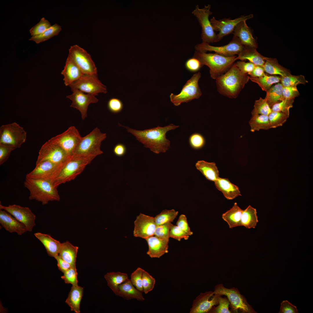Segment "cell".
<instances>
[{
  "mask_svg": "<svg viewBox=\"0 0 313 313\" xmlns=\"http://www.w3.org/2000/svg\"><path fill=\"white\" fill-rule=\"evenodd\" d=\"M195 166L196 168L209 180L214 182L219 177V171L214 162L200 160L196 162Z\"/></svg>",
  "mask_w": 313,
  "mask_h": 313,
  "instance_id": "obj_31",
  "label": "cell"
},
{
  "mask_svg": "<svg viewBox=\"0 0 313 313\" xmlns=\"http://www.w3.org/2000/svg\"><path fill=\"white\" fill-rule=\"evenodd\" d=\"M68 54L84 74H97V68L90 55L77 45L71 46Z\"/></svg>",
  "mask_w": 313,
  "mask_h": 313,
  "instance_id": "obj_12",
  "label": "cell"
},
{
  "mask_svg": "<svg viewBox=\"0 0 313 313\" xmlns=\"http://www.w3.org/2000/svg\"><path fill=\"white\" fill-rule=\"evenodd\" d=\"M51 26L50 22L43 17L30 30L29 32L32 37L37 36L44 32Z\"/></svg>",
  "mask_w": 313,
  "mask_h": 313,
  "instance_id": "obj_46",
  "label": "cell"
},
{
  "mask_svg": "<svg viewBox=\"0 0 313 313\" xmlns=\"http://www.w3.org/2000/svg\"><path fill=\"white\" fill-rule=\"evenodd\" d=\"M54 258L57 261V265L59 270L63 273L72 267L69 263L61 259L59 255Z\"/></svg>",
  "mask_w": 313,
  "mask_h": 313,
  "instance_id": "obj_61",
  "label": "cell"
},
{
  "mask_svg": "<svg viewBox=\"0 0 313 313\" xmlns=\"http://www.w3.org/2000/svg\"><path fill=\"white\" fill-rule=\"evenodd\" d=\"M214 292L215 294L225 296L230 302L232 310L234 312L239 310L243 313L256 312L237 288H227L220 284L215 286Z\"/></svg>",
  "mask_w": 313,
  "mask_h": 313,
  "instance_id": "obj_8",
  "label": "cell"
},
{
  "mask_svg": "<svg viewBox=\"0 0 313 313\" xmlns=\"http://www.w3.org/2000/svg\"><path fill=\"white\" fill-rule=\"evenodd\" d=\"M0 223L2 227L10 233L16 232L21 235L28 231L25 225L11 214L1 209L0 210Z\"/></svg>",
  "mask_w": 313,
  "mask_h": 313,
  "instance_id": "obj_22",
  "label": "cell"
},
{
  "mask_svg": "<svg viewBox=\"0 0 313 313\" xmlns=\"http://www.w3.org/2000/svg\"><path fill=\"white\" fill-rule=\"evenodd\" d=\"M143 269L138 267L130 275V281L135 288L142 293L143 289L142 285V274Z\"/></svg>",
  "mask_w": 313,
  "mask_h": 313,
  "instance_id": "obj_50",
  "label": "cell"
},
{
  "mask_svg": "<svg viewBox=\"0 0 313 313\" xmlns=\"http://www.w3.org/2000/svg\"><path fill=\"white\" fill-rule=\"evenodd\" d=\"M60 163H56L48 161H43L36 165L34 168L26 174V177L50 180L52 182L57 174Z\"/></svg>",
  "mask_w": 313,
  "mask_h": 313,
  "instance_id": "obj_21",
  "label": "cell"
},
{
  "mask_svg": "<svg viewBox=\"0 0 313 313\" xmlns=\"http://www.w3.org/2000/svg\"><path fill=\"white\" fill-rule=\"evenodd\" d=\"M189 236L176 225H174L171 224L169 232L170 238L180 241L182 239L188 240Z\"/></svg>",
  "mask_w": 313,
  "mask_h": 313,
  "instance_id": "obj_52",
  "label": "cell"
},
{
  "mask_svg": "<svg viewBox=\"0 0 313 313\" xmlns=\"http://www.w3.org/2000/svg\"><path fill=\"white\" fill-rule=\"evenodd\" d=\"M185 66L188 71L194 72L199 71L203 66L198 59L193 57L186 61Z\"/></svg>",
  "mask_w": 313,
  "mask_h": 313,
  "instance_id": "obj_57",
  "label": "cell"
},
{
  "mask_svg": "<svg viewBox=\"0 0 313 313\" xmlns=\"http://www.w3.org/2000/svg\"><path fill=\"white\" fill-rule=\"evenodd\" d=\"M108 107L109 110L113 113H117L120 112L123 108V103L119 99L112 98L108 101Z\"/></svg>",
  "mask_w": 313,
  "mask_h": 313,
  "instance_id": "obj_55",
  "label": "cell"
},
{
  "mask_svg": "<svg viewBox=\"0 0 313 313\" xmlns=\"http://www.w3.org/2000/svg\"><path fill=\"white\" fill-rule=\"evenodd\" d=\"M126 151V148L123 144L119 143L114 146L113 149L114 154L117 156L121 157L124 156Z\"/></svg>",
  "mask_w": 313,
  "mask_h": 313,
  "instance_id": "obj_63",
  "label": "cell"
},
{
  "mask_svg": "<svg viewBox=\"0 0 313 313\" xmlns=\"http://www.w3.org/2000/svg\"><path fill=\"white\" fill-rule=\"evenodd\" d=\"M68 156L60 146L50 139L42 145L39 150L36 165L45 161L59 163Z\"/></svg>",
  "mask_w": 313,
  "mask_h": 313,
  "instance_id": "obj_14",
  "label": "cell"
},
{
  "mask_svg": "<svg viewBox=\"0 0 313 313\" xmlns=\"http://www.w3.org/2000/svg\"><path fill=\"white\" fill-rule=\"evenodd\" d=\"M272 112L265 99L260 97L259 99L255 101L251 114L252 115L259 114L268 116Z\"/></svg>",
  "mask_w": 313,
  "mask_h": 313,
  "instance_id": "obj_43",
  "label": "cell"
},
{
  "mask_svg": "<svg viewBox=\"0 0 313 313\" xmlns=\"http://www.w3.org/2000/svg\"><path fill=\"white\" fill-rule=\"evenodd\" d=\"M243 210L235 203L231 208L222 214V218L230 228L241 226V219Z\"/></svg>",
  "mask_w": 313,
  "mask_h": 313,
  "instance_id": "obj_34",
  "label": "cell"
},
{
  "mask_svg": "<svg viewBox=\"0 0 313 313\" xmlns=\"http://www.w3.org/2000/svg\"><path fill=\"white\" fill-rule=\"evenodd\" d=\"M246 21H243L237 24L232 33L233 37L237 38L244 47L256 49L257 43Z\"/></svg>",
  "mask_w": 313,
  "mask_h": 313,
  "instance_id": "obj_23",
  "label": "cell"
},
{
  "mask_svg": "<svg viewBox=\"0 0 313 313\" xmlns=\"http://www.w3.org/2000/svg\"><path fill=\"white\" fill-rule=\"evenodd\" d=\"M201 76L199 72L194 74L184 85L179 93L177 94L171 93L170 97L171 102L174 105L178 106L182 103L199 98L202 95L198 84Z\"/></svg>",
  "mask_w": 313,
  "mask_h": 313,
  "instance_id": "obj_7",
  "label": "cell"
},
{
  "mask_svg": "<svg viewBox=\"0 0 313 313\" xmlns=\"http://www.w3.org/2000/svg\"><path fill=\"white\" fill-rule=\"evenodd\" d=\"M234 64L241 72L247 74L253 70L256 65L250 62H246L241 61H237Z\"/></svg>",
  "mask_w": 313,
  "mask_h": 313,
  "instance_id": "obj_59",
  "label": "cell"
},
{
  "mask_svg": "<svg viewBox=\"0 0 313 313\" xmlns=\"http://www.w3.org/2000/svg\"><path fill=\"white\" fill-rule=\"evenodd\" d=\"M119 125L125 128L127 131L133 135L136 139L154 153L156 154L166 152L170 148V141L166 138L167 132L179 126L171 124L163 127L158 126L143 130L132 129L128 126Z\"/></svg>",
  "mask_w": 313,
  "mask_h": 313,
  "instance_id": "obj_1",
  "label": "cell"
},
{
  "mask_svg": "<svg viewBox=\"0 0 313 313\" xmlns=\"http://www.w3.org/2000/svg\"><path fill=\"white\" fill-rule=\"evenodd\" d=\"M24 186L29 191V199L35 200L44 205L50 201L60 200L57 188L50 180L37 179L26 177L24 182Z\"/></svg>",
  "mask_w": 313,
  "mask_h": 313,
  "instance_id": "obj_4",
  "label": "cell"
},
{
  "mask_svg": "<svg viewBox=\"0 0 313 313\" xmlns=\"http://www.w3.org/2000/svg\"><path fill=\"white\" fill-rule=\"evenodd\" d=\"M79 247L74 246L69 241L61 243L59 256L71 266L76 267V261Z\"/></svg>",
  "mask_w": 313,
  "mask_h": 313,
  "instance_id": "obj_30",
  "label": "cell"
},
{
  "mask_svg": "<svg viewBox=\"0 0 313 313\" xmlns=\"http://www.w3.org/2000/svg\"><path fill=\"white\" fill-rule=\"evenodd\" d=\"M282 92L284 99H294L300 95L296 86L283 87Z\"/></svg>",
  "mask_w": 313,
  "mask_h": 313,
  "instance_id": "obj_56",
  "label": "cell"
},
{
  "mask_svg": "<svg viewBox=\"0 0 313 313\" xmlns=\"http://www.w3.org/2000/svg\"><path fill=\"white\" fill-rule=\"evenodd\" d=\"M176 225L189 235L193 234V232L191 231L185 215L181 214L180 215L176 223Z\"/></svg>",
  "mask_w": 313,
  "mask_h": 313,
  "instance_id": "obj_58",
  "label": "cell"
},
{
  "mask_svg": "<svg viewBox=\"0 0 313 313\" xmlns=\"http://www.w3.org/2000/svg\"><path fill=\"white\" fill-rule=\"evenodd\" d=\"M82 138L78 130L72 126L61 134L50 139L58 144L69 155L73 154Z\"/></svg>",
  "mask_w": 313,
  "mask_h": 313,
  "instance_id": "obj_13",
  "label": "cell"
},
{
  "mask_svg": "<svg viewBox=\"0 0 313 313\" xmlns=\"http://www.w3.org/2000/svg\"><path fill=\"white\" fill-rule=\"evenodd\" d=\"M265 72L271 75H278L285 77L291 74L290 71L281 65L275 58L266 57L263 65Z\"/></svg>",
  "mask_w": 313,
  "mask_h": 313,
  "instance_id": "obj_33",
  "label": "cell"
},
{
  "mask_svg": "<svg viewBox=\"0 0 313 313\" xmlns=\"http://www.w3.org/2000/svg\"><path fill=\"white\" fill-rule=\"evenodd\" d=\"M250 131L252 132L261 130H267L270 129L268 116L255 114L252 115L249 121Z\"/></svg>",
  "mask_w": 313,
  "mask_h": 313,
  "instance_id": "obj_37",
  "label": "cell"
},
{
  "mask_svg": "<svg viewBox=\"0 0 313 313\" xmlns=\"http://www.w3.org/2000/svg\"><path fill=\"white\" fill-rule=\"evenodd\" d=\"M239 41L233 37L232 39L226 45L215 46L209 43L202 42L195 46V50L206 52H214L215 53L226 57H232L238 55L244 48Z\"/></svg>",
  "mask_w": 313,
  "mask_h": 313,
  "instance_id": "obj_15",
  "label": "cell"
},
{
  "mask_svg": "<svg viewBox=\"0 0 313 313\" xmlns=\"http://www.w3.org/2000/svg\"><path fill=\"white\" fill-rule=\"evenodd\" d=\"M189 142L191 147L195 149L201 148L205 143V140L203 137L198 133L192 134L189 138Z\"/></svg>",
  "mask_w": 313,
  "mask_h": 313,
  "instance_id": "obj_53",
  "label": "cell"
},
{
  "mask_svg": "<svg viewBox=\"0 0 313 313\" xmlns=\"http://www.w3.org/2000/svg\"><path fill=\"white\" fill-rule=\"evenodd\" d=\"M294 99H284L274 105L271 108L272 112H281L289 116L290 110L293 107Z\"/></svg>",
  "mask_w": 313,
  "mask_h": 313,
  "instance_id": "obj_45",
  "label": "cell"
},
{
  "mask_svg": "<svg viewBox=\"0 0 313 313\" xmlns=\"http://www.w3.org/2000/svg\"><path fill=\"white\" fill-rule=\"evenodd\" d=\"M69 86L71 91L78 89L83 92L95 95L99 93H106V87L99 79L97 74H83Z\"/></svg>",
  "mask_w": 313,
  "mask_h": 313,
  "instance_id": "obj_11",
  "label": "cell"
},
{
  "mask_svg": "<svg viewBox=\"0 0 313 313\" xmlns=\"http://www.w3.org/2000/svg\"><path fill=\"white\" fill-rule=\"evenodd\" d=\"M104 277L107 282L108 285L115 294L118 286L128 280V276L126 273L118 272H110L104 275Z\"/></svg>",
  "mask_w": 313,
  "mask_h": 313,
  "instance_id": "obj_36",
  "label": "cell"
},
{
  "mask_svg": "<svg viewBox=\"0 0 313 313\" xmlns=\"http://www.w3.org/2000/svg\"><path fill=\"white\" fill-rule=\"evenodd\" d=\"M34 235L42 243L49 256L54 258L59 255L61 245L59 241L48 234L37 232Z\"/></svg>",
  "mask_w": 313,
  "mask_h": 313,
  "instance_id": "obj_28",
  "label": "cell"
},
{
  "mask_svg": "<svg viewBox=\"0 0 313 313\" xmlns=\"http://www.w3.org/2000/svg\"><path fill=\"white\" fill-rule=\"evenodd\" d=\"M234 64L224 74L216 79L217 91L221 95L231 99L237 98L249 80Z\"/></svg>",
  "mask_w": 313,
  "mask_h": 313,
  "instance_id": "obj_2",
  "label": "cell"
},
{
  "mask_svg": "<svg viewBox=\"0 0 313 313\" xmlns=\"http://www.w3.org/2000/svg\"><path fill=\"white\" fill-rule=\"evenodd\" d=\"M283 87L281 83H278L273 85L266 92V94L265 98L271 108L274 105L284 99L282 92Z\"/></svg>",
  "mask_w": 313,
  "mask_h": 313,
  "instance_id": "obj_38",
  "label": "cell"
},
{
  "mask_svg": "<svg viewBox=\"0 0 313 313\" xmlns=\"http://www.w3.org/2000/svg\"><path fill=\"white\" fill-rule=\"evenodd\" d=\"M249 79L256 83L264 91L267 92L275 83L280 82L281 77L265 74L263 76L259 78L249 77Z\"/></svg>",
  "mask_w": 313,
  "mask_h": 313,
  "instance_id": "obj_39",
  "label": "cell"
},
{
  "mask_svg": "<svg viewBox=\"0 0 313 313\" xmlns=\"http://www.w3.org/2000/svg\"><path fill=\"white\" fill-rule=\"evenodd\" d=\"M236 57H226L215 53L197 50L195 51L193 56L200 61L203 66L205 65L209 68L210 76L214 79L228 70L236 60Z\"/></svg>",
  "mask_w": 313,
  "mask_h": 313,
  "instance_id": "obj_5",
  "label": "cell"
},
{
  "mask_svg": "<svg viewBox=\"0 0 313 313\" xmlns=\"http://www.w3.org/2000/svg\"><path fill=\"white\" fill-rule=\"evenodd\" d=\"M61 30V26L58 24L55 23L52 26L41 34L35 36L31 37L29 40L34 41L37 44H39L57 35Z\"/></svg>",
  "mask_w": 313,
  "mask_h": 313,
  "instance_id": "obj_40",
  "label": "cell"
},
{
  "mask_svg": "<svg viewBox=\"0 0 313 313\" xmlns=\"http://www.w3.org/2000/svg\"><path fill=\"white\" fill-rule=\"evenodd\" d=\"M115 294L127 300L133 299L141 301L145 300L142 292L135 288L129 279L118 286Z\"/></svg>",
  "mask_w": 313,
  "mask_h": 313,
  "instance_id": "obj_26",
  "label": "cell"
},
{
  "mask_svg": "<svg viewBox=\"0 0 313 313\" xmlns=\"http://www.w3.org/2000/svg\"><path fill=\"white\" fill-rule=\"evenodd\" d=\"M72 91V94L66 96L72 101L70 107L79 110L81 113L82 119L84 120L87 117L89 105L92 103H97L98 99L95 97V95L85 94L78 89H74Z\"/></svg>",
  "mask_w": 313,
  "mask_h": 313,
  "instance_id": "obj_18",
  "label": "cell"
},
{
  "mask_svg": "<svg viewBox=\"0 0 313 313\" xmlns=\"http://www.w3.org/2000/svg\"><path fill=\"white\" fill-rule=\"evenodd\" d=\"M178 212L174 209H165L154 217L156 225L171 223L178 215Z\"/></svg>",
  "mask_w": 313,
  "mask_h": 313,
  "instance_id": "obj_41",
  "label": "cell"
},
{
  "mask_svg": "<svg viewBox=\"0 0 313 313\" xmlns=\"http://www.w3.org/2000/svg\"><path fill=\"white\" fill-rule=\"evenodd\" d=\"M83 287L72 285L65 301V303L70 307L71 310L76 313L80 312V306L83 295Z\"/></svg>",
  "mask_w": 313,
  "mask_h": 313,
  "instance_id": "obj_32",
  "label": "cell"
},
{
  "mask_svg": "<svg viewBox=\"0 0 313 313\" xmlns=\"http://www.w3.org/2000/svg\"><path fill=\"white\" fill-rule=\"evenodd\" d=\"M211 5H205L204 8H200L198 5L192 13L197 19L201 27V38L203 42L208 43L216 42V34L214 30L209 17L212 14L210 11Z\"/></svg>",
  "mask_w": 313,
  "mask_h": 313,
  "instance_id": "obj_10",
  "label": "cell"
},
{
  "mask_svg": "<svg viewBox=\"0 0 313 313\" xmlns=\"http://www.w3.org/2000/svg\"><path fill=\"white\" fill-rule=\"evenodd\" d=\"M63 76L65 85L68 86L79 79L84 74L75 64L71 56L68 55L63 70L61 72Z\"/></svg>",
  "mask_w": 313,
  "mask_h": 313,
  "instance_id": "obj_25",
  "label": "cell"
},
{
  "mask_svg": "<svg viewBox=\"0 0 313 313\" xmlns=\"http://www.w3.org/2000/svg\"><path fill=\"white\" fill-rule=\"evenodd\" d=\"M26 137V131L16 122L3 125L0 127V143L19 148L25 142Z\"/></svg>",
  "mask_w": 313,
  "mask_h": 313,
  "instance_id": "obj_9",
  "label": "cell"
},
{
  "mask_svg": "<svg viewBox=\"0 0 313 313\" xmlns=\"http://www.w3.org/2000/svg\"><path fill=\"white\" fill-rule=\"evenodd\" d=\"M148 246L147 254L151 258H159L168 252L169 242L154 235L146 239Z\"/></svg>",
  "mask_w": 313,
  "mask_h": 313,
  "instance_id": "obj_24",
  "label": "cell"
},
{
  "mask_svg": "<svg viewBox=\"0 0 313 313\" xmlns=\"http://www.w3.org/2000/svg\"><path fill=\"white\" fill-rule=\"evenodd\" d=\"M134 223V237L145 239L154 235L156 225L154 217L140 213L137 216Z\"/></svg>",
  "mask_w": 313,
  "mask_h": 313,
  "instance_id": "obj_20",
  "label": "cell"
},
{
  "mask_svg": "<svg viewBox=\"0 0 313 313\" xmlns=\"http://www.w3.org/2000/svg\"><path fill=\"white\" fill-rule=\"evenodd\" d=\"M253 17L252 14L242 15L234 19L230 18H224L219 20H216L213 17L210 21L214 31L218 32L216 34V42H218L224 37L232 33L234 30L241 22L246 21Z\"/></svg>",
  "mask_w": 313,
  "mask_h": 313,
  "instance_id": "obj_16",
  "label": "cell"
},
{
  "mask_svg": "<svg viewBox=\"0 0 313 313\" xmlns=\"http://www.w3.org/2000/svg\"><path fill=\"white\" fill-rule=\"evenodd\" d=\"M265 73L263 66L255 65L253 70L248 74L251 77L259 78L263 76Z\"/></svg>",
  "mask_w": 313,
  "mask_h": 313,
  "instance_id": "obj_62",
  "label": "cell"
},
{
  "mask_svg": "<svg viewBox=\"0 0 313 313\" xmlns=\"http://www.w3.org/2000/svg\"><path fill=\"white\" fill-rule=\"evenodd\" d=\"M0 209L6 211L25 225L28 231H32L36 225V217L29 208L16 204L5 206L0 203Z\"/></svg>",
  "mask_w": 313,
  "mask_h": 313,
  "instance_id": "obj_17",
  "label": "cell"
},
{
  "mask_svg": "<svg viewBox=\"0 0 313 313\" xmlns=\"http://www.w3.org/2000/svg\"><path fill=\"white\" fill-rule=\"evenodd\" d=\"M94 158L75 154L68 155L60 163L58 173L52 181L54 186L57 188L61 184L74 179Z\"/></svg>",
  "mask_w": 313,
  "mask_h": 313,
  "instance_id": "obj_3",
  "label": "cell"
},
{
  "mask_svg": "<svg viewBox=\"0 0 313 313\" xmlns=\"http://www.w3.org/2000/svg\"><path fill=\"white\" fill-rule=\"evenodd\" d=\"M221 296L212 291L200 293L193 301L190 313H208L212 307L218 305Z\"/></svg>",
  "mask_w": 313,
  "mask_h": 313,
  "instance_id": "obj_19",
  "label": "cell"
},
{
  "mask_svg": "<svg viewBox=\"0 0 313 313\" xmlns=\"http://www.w3.org/2000/svg\"><path fill=\"white\" fill-rule=\"evenodd\" d=\"M171 223L156 225L154 235L169 242V232Z\"/></svg>",
  "mask_w": 313,
  "mask_h": 313,
  "instance_id": "obj_51",
  "label": "cell"
},
{
  "mask_svg": "<svg viewBox=\"0 0 313 313\" xmlns=\"http://www.w3.org/2000/svg\"><path fill=\"white\" fill-rule=\"evenodd\" d=\"M155 279L148 272L143 270L142 274V285L143 292L147 294L154 288Z\"/></svg>",
  "mask_w": 313,
  "mask_h": 313,
  "instance_id": "obj_47",
  "label": "cell"
},
{
  "mask_svg": "<svg viewBox=\"0 0 313 313\" xmlns=\"http://www.w3.org/2000/svg\"><path fill=\"white\" fill-rule=\"evenodd\" d=\"M105 133H102L96 127L89 134L82 137L76 147L73 154L95 158L102 154L100 147L102 142L106 138Z\"/></svg>",
  "mask_w": 313,
  "mask_h": 313,
  "instance_id": "obj_6",
  "label": "cell"
},
{
  "mask_svg": "<svg viewBox=\"0 0 313 313\" xmlns=\"http://www.w3.org/2000/svg\"><path fill=\"white\" fill-rule=\"evenodd\" d=\"M218 305L216 307H212L208 313H231L229 310V306L230 303L228 298L222 297L221 296L219 298Z\"/></svg>",
  "mask_w": 313,
  "mask_h": 313,
  "instance_id": "obj_48",
  "label": "cell"
},
{
  "mask_svg": "<svg viewBox=\"0 0 313 313\" xmlns=\"http://www.w3.org/2000/svg\"><path fill=\"white\" fill-rule=\"evenodd\" d=\"M279 313H298L296 306L287 300L283 301L281 304Z\"/></svg>",
  "mask_w": 313,
  "mask_h": 313,
  "instance_id": "obj_60",
  "label": "cell"
},
{
  "mask_svg": "<svg viewBox=\"0 0 313 313\" xmlns=\"http://www.w3.org/2000/svg\"><path fill=\"white\" fill-rule=\"evenodd\" d=\"M265 59L266 57L258 52L256 48L246 47H244L236 58V60H248L256 65L260 66L264 65Z\"/></svg>",
  "mask_w": 313,
  "mask_h": 313,
  "instance_id": "obj_29",
  "label": "cell"
},
{
  "mask_svg": "<svg viewBox=\"0 0 313 313\" xmlns=\"http://www.w3.org/2000/svg\"><path fill=\"white\" fill-rule=\"evenodd\" d=\"M283 87L296 86L300 84H305L308 83L303 75H294L292 74L285 77H281L280 82Z\"/></svg>",
  "mask_w": 313,
  "mask_h": 313,
  "instance_id": "obj_44",
  "label": "cell"
},
{
  "mask_svg": "<svg viewBox=\"0 0 313 313\" xmlns=\"http://www.w3.org/2000/svg\"><path fill=\"white\" fill-rule=\"evenodd\" d=\"M214 183L216 188L222 192L228 200H232L241 196L239 187L231 183L228 179L219 177Z\"/></svg>",
  "mask_w": 313,
  "mask_h": 313,
  "instance_id": "obj_27",
  "label": "cell"
},
{
  "mask_svg": "<svg viewBox=\"0 0 313 313\" xmlns=\"http://www.w3.org/2000/svg\"><path fill=\"white\" fill-rule=\"evenodd\" d=\"M77 274L76 267H71L63 273L61 278L65 283L71 284L73 286H77Z\"/></svg>",
  "mask_w": 313,
  "mask_h": 313,
  "instance_id": "obj_49",
  "label": "cell"
},
{
  "mask_svg": "<svg viewBox=\"0 0 313 313\" xmlns=\"http://www.w3.org/2000/svg\"><path fill=\"white\" fill-rule=\"evenodd\" d=\"M16 148L10 145L0 143V165L8 159L11 152Z\"/></svg>",
  "mask_w": 313,
  "mask_h": 313,
  "instance_id": "obj_54",
  "label": "cell"
},
{
  "mask_svg": "<svg viewBox=\"0 0 313 313\" xmlns=\"http://www.w3.org/2000/svg\"><path fill=\"white\" fill-rule=\"evenodd\" d=\"M289 116L278 112H272L268 115L270 128L281 126L286 122Z\"/></svg>",
  "mask_w": 313,
  "mask_h": 313,
  "instance_id": "obj_42",
  "label": "cell"
},
{
  "mask_svg": "<svg viewBox=\"0 0 313 313\" xmlns=\"http://www.w3.org/2000/svg\"><path fill=\"white\" fill-rule=\"evenodd\" d=\"M258 221L256 209L249 205L243 210L241 216V226L247 228H254Z\"/></svg>",
  "mask_w": 313,
  "mask_h": 313,
  "instance_id": "obj_35",
  "label": "cell"
}]
</instances>
